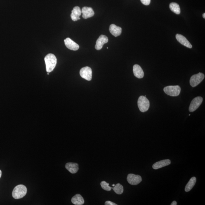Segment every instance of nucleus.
Here are the masks:
<instances>
[{
  "instance_id": "obj_1",
  "label": "nucleus",
  "mask_w": 205,
  "mask_h": 205,
  "mask_svg": "<svg viewBox=\"0 0 205 205\" xmlns=\"http://www.w3.org/2000/svg\"><path fill=\"white\" fill-rule=\"evenodd\" d=\"M47 72L50 73L55 69L57 64V60L56 57L53 54H49L45 58Z\"/></svg>"
},
{
  "instance_id": "obj_2",
  "label": "nucleus",
  "mask_w": 205,
  "mask_h": 205,
  "mask_svg": "<svg viewBox=\"0 0 205 205\" xmlns=\"http://www.w3.org/2000/svg\"><path fill=\"white\" fill-rule=\"evenodd\" d=\"M27 192V189L25 186L19 185L17 186L14 188L12 192V196L15 199L21 198L26 195Z\"/></svg>"
},
{
  "instance_id": "obj_3",
  "label": "nucleus",
  "mask_w": 205,
  "mask_h": 205,
  "mask_svg": "<svg viewBox=\"0 0 205 205\" xmlns=\"http://www.w3.org/2000/svg\"><path fill=\"white\" fill-rule=\"evenodd\" d=\"M138 105L141 112H144L148 110L150 107V102L146 97L141 96L138 98Z\"/></svg>"
},
{
  "instance_id": "obj_4",
  "label": "nucleus",
  "mask_w": 205,
  "mask_h": 205,
  "mask_svg": "<svg viewBox=\"0 0 205 205\" xmlns=\"http://www.w3.org/2000/svg\"><path fill=\"white\" fill-rule=\"evenodd\" d=\"M166 94L170 96L176 97L179 95L181 88L178 85L177 86H170L166 87L163 89Z\"/></svg>"
},
{
  "instance_id": "obj_5",
  "label": "nucleus",
  "mask_w": 205,
  "mask_h": 205,
  "mask_svg": "<svg viewBox=\"0 0 205 205\" xmlns=\"http://www.w3.org/2000/svg\"><path fill=\"white\" fill-rule=\"evenodd\" d=\"M204 74L203 73H199L197 74H194L191 77L190 83L192 87H195L199 84L204 79Z\"/></svg>"
},
{
  "instance_id": "obj_6",
  "label": "nucleus",
  "mask_w": 205,
  "mask_h": 205,
  "mask_svg": "<svg viewBox=\"0 0 205 205\" xmlns=\"http://www.w3.org/2000/svg\"><path fill=\"white\" fill-rule=\"evenodd\" d=\"M80 75L83 79L88 81H91L92 78V70L91 68L86 67L83 68L80 71Z\"/></svg>"
},
{
  "instance_id": "obj_7",
  "label": "nucleus",
  "mask_w": 205,
  "mask_h": 205,
  "mask_svg": "<svg viewBox=\"0 0 205 205\" xmlns=\"http://www.w3.org/2000/svg\"><path fill=\"white\" fill-rule=\"evenodd\" d=\"M203 101V98L201 97H197L193 99L191 102L189 110L190 112H194L201 105Z\"/></svg>"
},
{
  "instance_id": "obj_8",
  "label": "nucleus",
  "mask_w": 205,
  "mask_h": 205,
  "mask_svg": "<svg viewBox=\"0 0 205 205\" xmlns=\"http://www.w3.org/2000/svg\"><path fill=\"white\" fill-rule=\"evenodd\" d=\"M127 180L130 185H138L141 182L142 179L140 175L130 174L127 175Z\"/></svg>"
},
{
  "instance_id": "obj_9",
  "label": "nucleus",
  "mask_w": 205,
  "mask_h": 205,
  "mask_svg": "<svg viewBox=\"0 0 205 205\" xmlns=\"http://www.w3.org/2000/svg\"><path fill=\"white\" fill-rule=\"evenodd\" d=\"M108 39L107 36L103 35H101L97 39L95 48L97 50H101L104 44L108 42Z\"/></svg>"
},
{
  "instance_id": "obj_10",
  "label": "nucleus",
  "mask_w": 205,
  "mask_h": 205,
  "mask_svg": "<svg viewBox=\"0 0 205 205\" xmlns=\"http://www.w3.org/2000/svg\"><path fill=\"white\" fill-rule=\"evenodd\" d=\"M64 42H65V46L69 50H73V51H76L79 49V45L73 41L70 38H67L66 39L64 40Z\"/></svg>"
},
{
  "instance_id": "obj_11",
  "label": "nucleus",
  "mask_w": 205,
  "mask_h": 205,
  "mask_svg": "<svg viewBox=\"0 0 205 205\" xmlns=\"http://www.w3.org/2000/svg\"><path fill=\"white\" fill-rule=\"evenodd\" d=\"M82 13L83 14L82 17L85 19L91 18L94 15V12L91 7H84L82 9Z\"/></svg>"
},
{
  "instance_id": "obj_12",
  "label": "nucleus",
  "mask_w": 205,
  "mask_h": 205,
  "mask_svg": "<svg viewBox=\"0 0 205 205\" xmlns=\"http://www.w3.org/2000/svg\"><path fill=\"white\" fill-rule=\"evenodd\" d=\"M82 13L81 10L79 7L76 6L73 8L71 14V17L73 21H77L80 20V16Z\"/></svg>"
},
{
  "instance_id": "obj_13",
  "label": "nucleus",
  "mask_w": 205,
  "mask_h": 205,
  "mask_svg": "<svg viewBox=\"0 0 205 205\" xmlns=\"http://www.w3.org/2000/svg\"><path fill=\"white\" fill-rule=\"evenodd\" d=\"M171 163V160L169 159L162 160L155 163L153 165L152 168L154 169H159L160 168L169 165Z\"/></svg>"
},
{
  "instance_id": "obj_14",
  "label": "nucleus",
  "mask_w": 205,
  "mask_h": 205,
  "mask_svg": "<svg viewBox=\"0 0 205 205\" xmlns=\"http://www.w3.org/2000/svg\"><path fill=\"white\" fill-rule=\"evenodd\" d=\"M175 36H176L177 41L181 43L182 45L189 48H192V45L191 44L190 42L188 41V40L185 36L179 34H176Z\"/></svg>"
},
{
  "instance_id": "obj_15",
  "label": "nucleus",
  "mask_w": 205,
  "mask_h": 205,
  "mask_svg": "<svg viewBox=\"0 0 205 205\" xmlns=\"http://www.w3.org/2000/svg\"><path fill=\"white\" fill-rule=\"evenodd\" d=\"M133 72L135 77L138 79H142L144 76V73L141 67L137 64L133 66Z\"/></svg>"
},
{
  "instance_id": "obj_16",
  "label": "nucleus",
  "mask_w": 205,
  "mask_h": 205,
  "mask_svg": "<svg viewBox=\"0 0 205 205\" xmlns=\"http://www.w3.org/2000/svg\"><path fill=\"white\" fill-rule=\"evenodd\" d=\"M65 168L71 173L75 174L79 171V164L74 163H68L65 165Z\"/></svg>"
},
{
  "instance_id": "obj_17",
  "label": "nucleus",
  "mask_w": 205,
  "mask_h": 205,
  "mask_svg": "<svg viewBox=\"0 0 205 205\" xmlns=\"http://www.w3.org/2000/svg\"><path fill=\"white\" fill-rule=\"evenodd\" d=\"M109 30L113 36L117 37L121 34L122 29L121 27L117 26L114 24H112L109 27Z\"/></svg>"
},
{
  "instance_id": "obj_18",
  "label": "nucleus",
  "mask_w": 205,
  "mask_h": 205,
  "mask_svg": "<svg viewBox=\"0 0 205 205\" xmlns=\"http://www.w3.org/2000/svg\"><path fill=\"white\" fill-rule=\"evenodd\" d=\"M73 204L76 205H82L84 204V200L80 194H76L72 199Z\"/></svg>"
},
{
  "instance_id": "obj_19",
  "label": "nucleus",
  "mask_w": 205,
  "mask_h": 205,
  "mask_svg": "<svg viewBox=\"0 0 205 205\" xmlns=\"http://www.w3.org/2000/svg\"><path fill=\"white\" fill-rule=\"evenodd\" d=\"M196 182V177H193L190 179L189 182H188L187 185H186L185 190L186 192H190L194 187V185Z\"/></svg>"
},
{
  "instance_id": "obj_20",
  "label": "nucleus",
  "mask_w": 205,
  "mask_h": 205,
  "mask_svg": "<svg viewBox=\"0 0 205 205\" xmlns=\"http://www.w3.org/2000/svg\"><path fill=\"white\" fill-rule=\"evenodd\" d=\"M169 8L174 13L177 15L180 14V9L178 3L175 2L171 3L169 5Z\"/></svg>"
},
{
  "instance_id": "obj_21",
  "label": "nucleus",
  "mask_w": 205,
  "mask_h": 205,
  "mask_svg": "<svg viewBox=\"0 0 205 205\" xmlns=\"http://www.w3.org/2000/svg\"><path fill=\"white\" fill-rule=\"evenodd\" d=\"M112 189L116 194H121L124 192V187L119 183L116 184L114 186V187H112Z\"/></svg>"
},
{
  "instance_id": "obj_22",
  "label": "nucleus",
  "mask_w": 205,
  "mask_h": 205,
  "mask_svg": "<svg viewBox=\"0 0 205 205\" xmlns=\"http://www.w3.org/2000/svg\"><path fill=\"white\" fill-rule=\"evenodd\" d=\"M100 185L102 188L105 191H110L112 189V187L109 186V184L105 181L102 182Z\"/></svg>"
},
{
  "instance_id": "obj_23",
  "label": "nucleus",
  "mask_w": 205,
  "mask_h": 205,
  "mask_svg": "<svg viewBox=\"0 0 205 205\" xmlns=\"http://www.w3.org/2000/svg\"><path fill=\"white\" fill-rule=\"evenodd\" d=\"M150 1L151 0H141L142 4L145 5V6H148L150 4Z\"/></svg>"
},
{
  "instance_id": "obj_24",
  "label": "nucleus",
  "mask_w": 205,
  "mask_h": 205,
  "mask_svg": "<svg viewBox=\"0 0 205 205\" xmlns=\"http://www.w3.org/2000/svg\"><path fill=\"white\" fill-rule=\"evenodd\" d=\"M105 205H117V204H116V203H113L111 201H107L105 203Z\"/></svg>"
},
{
  "instance_id": "obj_25",
  "label": "nucleus",
  "mask_w": 205,
  "mask_h": 205,
  "mask_svg": "<svg viewBox=\"0 0 205 205\" xmlns=\"http://www.w3.org/2000/svg\"><path fill=\"white\" fill-rule=\"evenodd\" d=\"M171 205H177V203L176 201H173V202L172 203Z\"/></svg>"
},
{
  "instance_id": "obj_26",
  "label": "nucleus",
  "mask_w": 205,
  "mask_h": 205,
  "mask_svg": "<svg viewBox=\"0 0 205 205\" xmlns=\"http://www.w3.org/2000/svg\"><path fill=\"white\" fill-rule=\"evenodd\" d=\"M2 175V171L1 170H0V178H1Z\"/></svg>"
},
{
  "instance_id": "obj_27",
  "label": "nucleus",
  "mask_w": 205,
  "mask_h": 205,
  "mask_svg": "<svg viewBox=\"0 0 205 205\" xmlns=\"http://www.w3.org/2000/svg\"><path fill=\"white\" fill-rule=\"evenodd\" d=\"M203 18L205 19V13L203 14Z\"/></svg>"
},
{
  "instance_id": "obj_28",
  "label": "nucleus",
  "mask_w": 205,
  "mask_h": 205,
  "mask_svg": "<svg viewBox=\"0 0 205 205\" xmlns=\"http://www.w3.org/2000/svg\"><path fill=\"white\" fill-rule=\"evenodd\" d=\"M115 185L114 184H113L112 186L114 187Z\"/></svg>"
}]
</instances>
